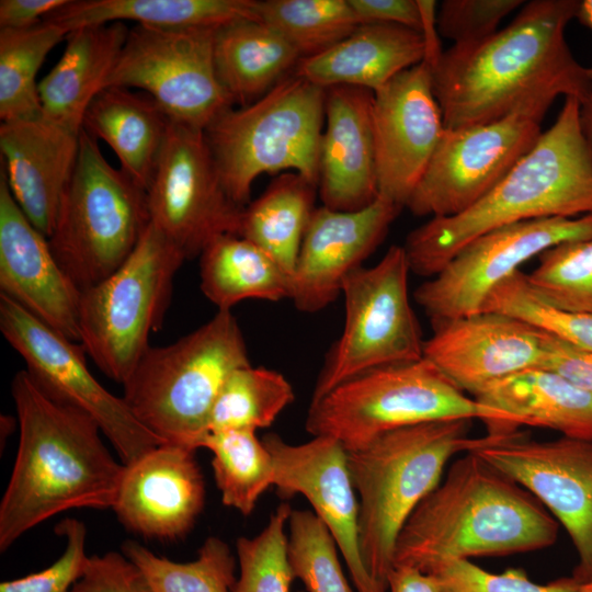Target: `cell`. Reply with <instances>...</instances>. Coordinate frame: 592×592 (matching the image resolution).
I'll return each mask as SVG.
<instances>
[{
    "label": "cell",
    "mask_w": 592,
    "mask_h": 592,
    "mask_svg": "<svg viewBox=\"0 0 592 592\" xmlns=\"http://www.w3.org/2000/svg\"><path fill=\"white\" fill-rule=\"evenodd\" d=\"M181 250L149 223L136 248L110 276L82 291L80 345L102 373L124 384L163 322Z\"/></svg>",
    "instance_id": "cell-10"
},
{
    "label": "cell",
    "mask_w": 592,
    "mask_h": 592,
    "mask_svg": "<svg viewBox=\"0 0 592 592\" xmlns=\"http://www.w3.org/2000/svg\"><path fill=\"white\" fill-rule=\"evenodd\" d=\"M337 544L308 510H293L288 521V557L295 579L308 592H352L341 568Z\"/></svg>",
    "instance_id": "cell-41"
},
{
    "label": "cell",
    "mask_w": 592,
    "mask_h": 592,
    "mask_svg": "<svg viewBox=\"0 0 592 592\" xmlns=\"http://www.w3.org/2000/svg\"><path fill=\"white\" fill-rule=\"evenodd\" d=\"M549 107L533 105L486 124L445 128L406 207L431 218L471 207L533 148Z\"/></svg>",
    "instance_id": "cell-14"
},
{
    "label": "cell",
    "mask_w": 592,
    "mask_h": 592,
    "mask_svg": "<svg viewBox=\"0 0 592 592\" xmlns=\"http://www.w3.org/2000/svg\"><path fill=\"white\" fill-rule=\"evenodd\" d=\"M216 31L135 25L106 88L143 90L171 121L204 130L235 106L215 67Z\"/></svg>",
    "instance_id": "cell-12"
},
{
    "label": "cell",
    "mask_w": 592,
    "mask_h": 592,
    "mask_svg": "<svg viewBox=\"0 0 592 592\" xmlns=\"http://www.w3.org/2000/svg\"><path fill=\"white\" fill-rule=\"evenodd\" d=\"M258 0H69L47 15L69 32L90 25L134 21L155 29H219L258 18Z\"/></svg>",
    "instance_id": "cell-31"
},
{
    "label": "cell",
    "mask_w": 592,
    "mask_h": 592,
    "mask_svg": "<svg viewBox=\"0 0 592 592\" xmlns=\"http://www.w3.org/2000/svg\"><path fill=\"white\" fill-rule=\"evenodd\" d=\"M592 239V214L546 217L504 225L463 247L413 297L431 323L482 310L490 293L519 267L563 242Z\"/></svg>",
    "instance_id": "cell-16"
},
{
    "label": "cell",
    "mask_w": 592,
    "mask_h": 592,
    "mask_svg": "<svg viewBox=\"0 0 592 592\" xmlns=\"http://www.w3.org/2000/svg\"><path fill=\"white\" fill-rule=\"evenodd\" d=\"M513 415L520 425L548 428L562 436L592 441V391L546 369L531 368L474 397Z\"/></svg>",
    "instance_id": "cell-29"
},
{
    "label": "cell",
    "mask_w": 592,
    "mask_h": 592,
    "mask_svg": "<svg viewBox=\"0 0 592 592\" xmlns=\"http://www.w3.org/2000/svg\"><path fill=\"white\" fill-rule=\"evenodd\" d=\"M66 540L62 555L46 569L23 578L3 581L0 592H69L82 574L89 556L86 554V525L76 519H64L55 527Z\"/></svg>",
    "instance_id": "cell-44"
},
{
    "label": "cell",
    "mask_w": 592,
    "mask_h": 592,
    "mask_svg": "<svg viewBox=\"0 0 592 592\" xmlns=\"http://www.w3.org/2000/svg\"><path fill=\"white\" fill-rule=\"evenodd\" d=\"M213 454L212 467L224 505L250 515L260 497L274 483L273 458L255 431H210L200 443Z\"/></svg>",
    "instance_id": "cell-35"
},
{
    "label": "cell",
    "mask_w": 592,
    "mask_h": 592,
    "mask_svg": "<svg viewBox=\"0 0 592 592\" xmlns=\"http://www.w3.org/2000/svg\"><path fill=\"white\" fill-rule=\"evenodd\" d=\"M401 209L382 196L353 212L316 207L291 277L289 299L295 307L314 314L332 304L345 278L382 243Z\"/></svg>",
    "instance_id": "cell-21"
},
{
    "label": "cell",
    "mask_w": 592,
    "mask_h": 592,
    "mask_svg": "<svg viewBox=\"0 0 592 592\" xmlns=\"http://www.w3.org/2000/svg\"><path fill=\"white\" fill-rule=\"evenodd\" d=\"M80 133L44 115L0 126L1 171L24 215L46 238L78 158Z\"/></svg>",
    "instance_id": "cell-25"
},
{
    "label": "cell",
    "mask_w": 592,
    "mask_h": 592,
    "mask_svg": "<svg viewBox=\"0 0 592 592\" xmlns=\"http://www.w3.org/2000/svg\"><path fill=\"white\" fill-rule=\"evenodd\" d=\"M478 419L489 434L516 431L517 420L464 392L424 356L361 373L311 401L306 431L338 440L346 449L425 422Z\"/></svg>",
    "instance_id": "cell-6"
},
{
    "label": "cell",
    "mask_w": 592,
    "mask_h": 592,
    "mask_svg": "<svg viewBox=\"0 0 592 592\" xmlns=\"http://www.w3.org/2000/svg\"><path fill=\"white\" fill-rule=\"evenodd\" d=\"M169 124V116L149 95L107 87L87 109L82 129L106 143L121 169L147 192Z\"/></svg>",
    "instance_id": "cell-28"
},
{
    "label": "cell",
    "mask_w": 592,
    "mask_h": 592,
    "mask_svg": "<svg viewBox=\"0 0 592 592\" xmlns=\"http://www.w3.org/2000/svg\"><path fill=\"white\" fill-rule=\"evenodd\" d=\"M11 394L19 421V446L0 503V550L45 520L71 509H113L124 464L101 439L88 413L48 397L26 369Z\"/></svg>",
    "instance_id": "cell-2"
},
{
    "label": "cell",
    "mask_w": 592,
    "mask_h": 592,
    "mask_svg": "<svg viewBox=\"0 0 592 592\" xmlns=\"http://www.w3.org/2000/svg\"><path fill=\"white\" fill-rule=\"evenodd\" d=\"M417 1L421 14L420 33L425 45V57L423 61L426 62L432 69L443 52L440 46V33L436 23L439 7L436 1L433 0Z\"/></svg>",
    "instance_id": "cell-51"
},
{
    "label": "cell",
    "mask_w": 592,
    "mask_h": 592,
    "mask_svg": "<svg viewBox=\"0 0 592 592\" xmlns=\"http://www.w3.org/2000/svg\"><path fill=\"white\" fill-rule=\"evenodd\" d=\"M425 573L439 581L443 592H582V584L572 576L539 584L521 568L493 573L469 559L444 561Z\"/></svg>",
    "instance_id": "cell-43"
},
{
    "label": "cell",
    "mask_w": 592,
    "mask_h": 592,
    "mask_svg": "<svg viewBox=\"0 0 592 592\" xmlns=\"http://www.w3.org/2000/svg\"><path fill=\"white\" fill-rule=\"evenodd\" d=\"M373 130L378 196L403 208L445 130L426 62L374 92Z\"/></svg>",
    "instance_id": "cell-18"
},
{
    "label": "cell",
    "mask_w": 592,
    "mask_h": 592,
    "mask_svg": "<svg viewBox=\"0 0 592 592\" xmlns=\"http://www.w3.org/2000/svg\"><path fill=\"white\" fill-rule=\"evenodd\" d=\"M471 420L452 419L386 432L348 451L358 498V540L364 565L387 592L397 537L418 504L440 483L455 455L487 442L470 437Z\"/></svg>",
    "instance_id": "cell-5"
},
{
    "label": "cell",
    "mask_w": 592,
    "mask_h": 592,
    "mask_svg": "<svg viewBox=\"0 0 592 592\" xmlns=\"http://www.w3.org/2000/svg\"><path fill=\"white\" fill-rule=\"evenodd\" d=\"M559 523L523 486L476 452L463 453L402 526L394 566L428 572L454 559L547 548Z\"/></svg>",
    "instance_id": "cell-3"
},
{
    "label": "cell",
    "mask_w": 592,
    "mask_h": 592,
    "mask_svg": "<svg viewBox=\"0 0 592 592\" xmlns=\"http://www.w3.org/2000/svg\"><path fill=\"white\" fill-rule=\"evenodd\" d=\"M293 509L281 503L266 526L236 544L239 576L231 592H291L295 579L288 557V521Z\"/></svg>",
    "instance_id": "cell-40"
},
{
    "label": "cell",
    "mask_w": 592,
    "mask_h": 592,
    "mask_svg": "<svg viewBox=\"0 0 592 592\" xmlns=\"http://www.w3.org/2000/svg\"><path fill=\"white\" fill-rule=\"evenodd\" d=\"M424 57L425 45L419 31L399 24L367 23L328 50L301 58L294 72L323 89L350 86L375 92Z\"/></svg>",
    "instance_id": "cell-26"
},
{
    "label": "cell",
    "mask_w": 592,
    "mask_h": 592,
    "mask_svg": "<svg viewBox=\"0 0 592 592\" xmlns=\"http://www.w3.org/2000/svg\"><path fill=\"white\" fill-rule=\"evenodd\" d=\"M201 289L218 310L244 299L289 298L291 278L261 248L239 235H223L200 255Z\"/></svg>",
    "instance_id": "cell-32"
},
{
    "label": "cell",
    "mask_w": 592,
    "mask_h": 592,
    "mask_svg": "<svg viewBox=\"0 0 592 592\" xmlns=\"http://www.w3.org/2000/svg\"><path fill=\"white\" fill-rule=\"evenodd\" d=\"M474 452L523 486L565 527L578 556L572 577L592 582V441H535L516 430L487 434Z\"/></svg>",
    "instance_id": "cell-17"
},
{
    "label": "cell",
    "mask_w": 592,
    "mask_h": 592,
    "mask_svg": "<svg viewBox=\"0 0 592 592\" xmlns=\"http://www.w3.org/2000/svg\"><path fill=\"white\" fill-rule=\"evenodd\" d=\"M214 59L221 86L235 105L243 106L267 93L301 58L271 26L243 19L217 29Z\"/></svg>",
    "instance_id": "cell-30"
},
{
    "label": "cell",
    "mask_w": 592,
    "mask_h": 592,
    "mask_svg": "<svg viewBox=\"0 0 592 592\" xmlns=\"http://www.w3.org/2000/svg\"><path fill=\"white\" fill-rule=\"evenodd\" d=\"M69 0H1L0 27L21 30L41 23Z\"/></svg>",
    "instance_id": "cell-49"
},
{
    "label": "cell",
    "mask_w": 592,
    "mask_h": 592,
    "mask_svg": "<svg viewBox=\"0 0 592 592\" xmlns=\"http://www.w3.org/2000/svg\"><path fill=\"white\" fill-rule=\"evenodd\" d=\"M523 4V0H445L437 8V30L454 44L477 42L496 33L500 22Z\"/></svg>",
    "instance_id": "cell-45"
},
{
    "label": "cell",
    "mask_w": 592,
    "mask_h": 592,
    "mask_svg": "<svg viewBox=\"0 0 592 592\" xmlns=\"http://www.w3.org/2000/svg\"><path fill=\"white\" fill-rule=\"evenodd\" d=\"M592 214V148L580 101L565 98L554 124L481 200L463 213L432 217L403 246L410 272L433 277L467 243L498 227Z\"/></svg>",
    "instance_id": "cell-4"
},
{
    "label": "cell",
    "mask_w": 592,
    "mask_h": 592,
    "mask_svg": "<svg viewBox=\"0 0 592 592\" xmlns=\"http://www.w3.org/2000/svg\"><path fill=\"white\" fill-rule=\"evenodd\" d=\"M326 89L293 72L257 101L219 114L204 135L230 198L244 208L265 173L296 172L318 185Z\"/></svg>",
    "instance_id": "cell-8"
},
{
    "label": "cell",
    "mask_w": 592,
    "mask_h": 592,
    "mask_svg": "<svg viewBox=\"0 0 592 592\" xmlns=\"http://www.w3.org/2000/svg\"><path fill=\"white\" fill-rule=\"evenodd\" d=\"M579 0H532L512 22L473 43L454 44L432 68L445 128L486 124L563 95L580 103L592 79L565 31Z\"/></svg>",
    "instance_id": "cell-1"
},
{
    "label": "cell",
    "mask_w": 592,
    "mask_h": 592,
    "mask_svg": "<svg viewBox=\"0 0 592 592\" xmlns=\"http://www.w3.org/2000/svg\"><path fill=\"white\" fill-rule=\"evenodd\" d=\"M538 258L526 275L536 295L557 309L592 315V239L560 243Z\"/></svg>",
    "instance_id": "cell-39"
},
{
    "label": "cell",
    "mask_w": 592,
    "mask_h": 592,
    "mask_svg": "<svg viewBox=\"0 0 592 592\" xmlns=\"http://www.w3.org/2000/svg\"><path fill=\"white\" fill-rule=\"evenodd\" d=\"M581 589H582V592H592V582L582 584Z\"/></svg>",
    "instance_id": "cell-54"
},
{
    "label": "cell",
    "mask_w": 592,
    "mask_h": 592,
    "mask_svg": "<svg viewBox=\"0 0 592 592\" xmlns=\"http://www.w3.org/2000/svg\"><path fill=\"white\" fill-rule=\"evenodd\" d=\"M432 327L423 356L473 397L545 362L547 332L517 317L479 311Z\"/></svg>",
    "instance_id": "cell-20"
},
{
    "label": "cell",
    "mask_w": 592,
    "mask_h": 592,
    "mask_svg": "<svg viewBox=\"0 0 592 592\" xmlns=\"http://www.w3.org/2000/svg\"><path fill=\"white\" fill-rule=\"evenodd\" d=\"M258 18L300 58L328 50L361 25L349 0H264L258 3Z\"/></svg>",
    "instance_id": "cell-37"
},
{
    "label": "cell",
    "mask_w": 592,
    "mask_h": 592,
    "mask_svg": "<svg viewBox=\"0 0 592 592\" xmlns=\"http://www.w3.org/2000/svg\"><path fill=\"white\" fill-rule=\"evenodd\" d=\"M195 451L163 443L125 465L113 510L128 531L167 540L191 531L205 504Z\"/></svg>",
    "instance_id": "cell-23"
},
{
    "label": "cell",
    "mask_w": 592,
    "mask_h": 592,
    "mask_svg": "<svg viewBox=\"0 0 592 592\" xmlns=\"http://www.w3.org/2000/svg\"><path fill=\"white\" fill-rule=\"evenodd\" d=\"M294 399V389L281 373L251 364L238 367L229 374L215 400L208 432L269 428Z\"/></svg>",
    "instance_id": "cell-36"
},
{
    "label": "cell",
    "mask_w": 592,
    "mask_h": 592,
    "mask_svg": "<svg viewBox=\"0 0 592 592\" xmlns=\"http://www.w3.org/2000/svg\"><path fill=\"white\" fill-rule=\"evenodd\" d=\"M150 223L147 192L103 156L81 129L78 158L47 238L64 272L82 292L130 255Z\"/></svg>",
    "instance_id": "cell-9"
},
{
    "label": "cell",
    "mask_w": 592,
    "mask_h": 592,
    "mask_svg": "<svg viewBox=\"0 0 592 592\" xmlns=\"http://www.w3.org/2000/svg\"><path fill=\"white\" fill-rule=\"evenodd\" d=\"M574 19L592 32V0H579ZM589 75L592 79V67Z\"/></svg>",
    "instance_id": "cell-53"
},
{
    "label": "cell",
    "mask_w": 592,
    "mask_h": 592,
    "mask_svg": "<svg viewBox=\"0 0 592 592\" xmlns=\"http://www.w3.org/2000/svg\"><path fill=\"white\" fill-rule=\"evenodd\" d=\"M387 592H443L429 573L409 566H394L387 577Z\"/></svg>",
    "instance_id": "cell-50"
},
{
    "label": "cell",
    "mask_w": 592,
    "mask_h": 592,
    "mask_svg": "<svg viewBox=\"0 0 592 592\" xmlns=\"http://www.w3.org/2000/svg\"><path fill=\"white\" fill-rule=\"evenodd\" d=\"M251 364L231 310L164 346H149L123 384L133 414L166 443L200 448L229 374Z\"/></svg>",
    "instance_id": "cell-7"
},
{
    "label": "cell",
    "mask_w": 592,
    "mask_h": 592,
    "mask_svg": "<svg viewBox=\"0 0 592 592\" xmlns=\"http://www.w3.org/2000/svg\"><path fill=\"white\" fill-rule=\"evenodd\" d=\"M147 203L150 223L186 260L223 235H238L243 210L221 182L204 130L171 119Z\"/></svg>",
    "instance_id": "cell-15"
},
{
    "label": "cell",
    "mask_w": 592,
    "mask_h": 592,
    "mask_svg": "<svg viewBox=\"0 0 592 592\" xmlns=\"http://www.w3.org/2000/svg\"><path fill=\"white\" fill-rule=\"evenodd\" d=\"M0 289L35 318L80 342L81 291L55 259L47 238L24 215L0 174Z\"/></svg>",
    "instance_id": "cell-22"
},
{
    "label": "cell",
    "mask_w": 592,
    "mask_h": 592,
    "mask_svg": "<svg viewBox=\"0 0 592 592\" xmlns=\"http://www.w3.org/2000/svg\"><path fill=\"white\" fill-rule=\"evenodd\" d=\"M481 311L517 317L565 342L592 353V315L557 309L542 300L521 271L497 286Z\"/></svg>",
    "instance_id": "cell-42"
},
{
    "label": "cell",
    "mask_w": 592,
    "mask_h": 592,
    "mask_svg": "<svg viewBox=\"0 0 592 592\" xmlns=\"http://www.w3.org/2000/svg\"><path fill=\"white\" fill-rule=\"evenodd\" d=\"M262 441L273 458L277 493L284 499L304 496L333 537L357 592H380L362 558L358 498L343 444L326 435L291 444L274 433Z\"/></svg>",
    "instance_id": "cell-19"
},
{
    "label": "cell",
    "mask_w": 592,
    "mask_h": 592,
    "mask_svg": "<svg viewBox=\"0 0 592 592\" xmlns=\"http://www.w3.org/2000/svg\"><path fill=\"white\" fill-rule=\"evenodd\" d=\"M122 551L143 571L153 592H231L237 580V560L216 536L206 538L189 562L157 556L134 540L124 542Z\"/></svg>",
    "instance_id": "cell-38"
},
{
    "label": "cell",
    "mask_w": 592,
    "mask_h": 592,
    "mask_svg": "<svg viewBox=\"0 0 592 592\" xmlns=\"http://www.w3.org/2000/svg\"><path fill=\"white\" fill-rule=\"evenodd\" d=\"M409 272L403 247L391 246L377 264L345 278L343 330L327 354L311 401L361 373L423 357L425 340L409 299Z\"/></svg>",
    "instance_id": "cell-11"
},
{
    "label": "cell",
    "mask_w": 592,
    "mask_h": 592,
    "mask_svg": "<svg viewBox=\"0 0 592 592\" xmlns=\"http://www.w3.org/2000/svg\"><path fill=\"white\" fill-rule=\"evenodd\" d=\"M542 368L553 371L592 391V353L578 349L548 332L546 356Z\"/></svg>",
    "instance_id": "cell-47"
},
{
    "label": "cell",
    "mask_w": 592,
    "mask_h": 592,
    "mask_svg": "<svg viewBox=\"0 0 592 592\" xmlns=\"http://www.w3.org/2000/svg\"><path fill=\"white\" fill-rule=\"evenodd\" d=\"M129 29L123 22L76 29L52 70L38 82L43 114L71 129H82L93 99L106 88Z\"/></svg>",
    "instance_id": "cell-27"
},
{
    "label": "cell",
    "mask_w": 592,
    "mask_h": 592,
    "mask_svg": "<svg viewBox=\"0 0 592 592\" xmlns=\"http://www.w3.org/2000/svg\"><path fill=\"white\" fill-rule=\"evenodd\" d=\"M361 24L390 23L420 32L421 14L417 0H349Z\"/></svg>",
    "instance_id": "cell-48"
},
{
    "label": "cell",
    "mask_w": 592,
    "mask_h": 592,
    "mask_svg": "<svg viewBox=\"0 0 592 592\" xmlns=\"http://www.w3.org/2000/svg\"><path fill=\"white\" fill-rule=\"evenodd\" d=\"M580 119L584 136L592 148V87L589 94L580 103Z\"/></svg>",
    "instance_id": "cell-52"
},
{
    "label": "cell",
    "mask_w": 592,
    "mask_h": 592,
    "mask_svg": "<svg viewBox=\"0 0 592 592\" xmlns=\"http://www.w3.org/2000/svg\"><path fill=\"white\" fill-rule=\"evenodd\" d=\"M69 592H153L143 571L123 553L88 558Z\"/></svg>",
    "instance_id": "cell-46"
},
{
    "label": "cell",
    "mask_w": 592,
    "mask_h": 592,
    "mask_svg": "<svg viewBox=\"0 0 592 592\" xmlns=\"http://www.w3.org/2000/svg\"><path fill=\"white\" fill-rule=\"evenodd\" d=\"M318 185L283 172L243 208L238 235L266 252L291 278L315 210Z\"/></svg>",
    "instance_id": "cell-33"
},
{
    "label": "cell",
    "mask_w": 592,
    "mask_h": 592,
    "mask_svg": "<svg viewBox=\"0 0 592 592\" xmlns=\"http://www.w3.org/2000/svg\"><path fill=\"white\" fill-rule=\"evenodd\" d=\"M373 104L374 92L368 89H326L318 192L327 208L358 210L378 197Z\"/></svg>",
    "instance_id": "cell-24"
},
{
    "label": "cell",
    "mask_w": 592,
    "mask_h": 592,
    "mask_svg": "<svg viewBox=\"0 0 592 592\" xmlns=\"http://www.w3.org/2000/svg\"><path fill=\"white\" fill-rule=\"evenodd\" d=\"M0 330L35 384L53 400L92 417L124 465L166 443L138 421L123 397L95 379L81 345L4 295H0Z\"/></svg>",
    "instance_id": "cell-13"
},
{
    "label": "cell",
    "mask_w": 592,
    "mask_h": 592,
    "mask_svg": "<svg viewBox=\"0 0 592 592\" xmlns=\"http://www.w3.org/2000/svg\"><path fill=\"white\" fill-rule=\"evenodd\" d=\"M68 35L62 26L42 21L21 30H0V118L43 116L36 76L48 53Z\"/></svg>",
    "instance_id": "cell-34"
}]
</instances>
